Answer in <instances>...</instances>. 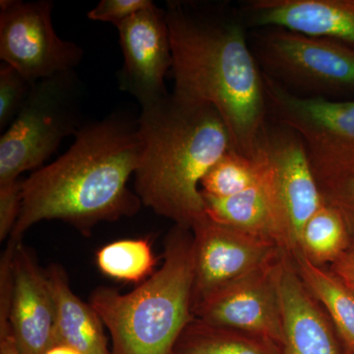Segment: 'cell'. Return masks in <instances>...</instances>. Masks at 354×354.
<instances>
[{
  "label": "cell",
  "mask_w": 354,
  "mask_h": 354,
  "mask_svg": "<svg viewBox=\"0 0 354 354\" xmlns=\"http://www.w3.org/2000/svg\"><path fill=\"white\" fill-rule=\"evenodd\" d=\"M259 158L283 232L288 253H300L302 232L320 208L322 190L300 137L281 127L269 129Z\"/></svg>",
  "instance_id": "9"
},
{
  "label": "cell",
  "mask_w": 354,
  "mask_h": 354,
  "mask_svg": "<svg viewBox=\"0 0 354 354\" xmlns=\"http://www.w3.org/2000/svg\"><path fill=\"white\" fill-rule=\"evenodd\" d=\"M279 257L205 298L193 308L194 318L283 346V311L276 276Z\"/></svg>",
  "instance_id": "11"
},
{
  "label": "cell",
  "mask_w": 354,
  "mask_h": 354,
  "mask_svg": "<svg viewBox=\"0 0 354 354\" xmlns=\"http://www.w3.org/2000/svg\"><path fill=\"white\" fill-rule=\"evenodd\" d=\"M346 254H348L349 257L353 258L354 259V237L353 239V241H351V246H349L348 252Z\"/></svg>",
  "instance_id": "30"
},
{
  "label": "cell",
  "mask_w": 354,
  "mask_h": 354,
  "mask_svg": "<svg viewBox=\"0 0 354 354\" xmlns=\"http://www.w3.org/2000/svg\"><path fill=\"white\" fill-rule=\"evenodd\" d=\"M9 326L21 354H44L55 344L57 308L46 272L22 242L13 259Z\"/></svg>",
  "instance_id": "13"
},
{
  "label": "cell",
  "mask_w": 354,
  "mask_h": 354,
  "mask_svg": "<svg viewBox=\"0 0 354 354\" xmlns=\"http://www.w3.org/2000/svg\"><path fill=\"white\" fill-rule=\"evenodd\" d=\"M203 197L207 215L213 220L253 236L274 242L288 252L285 232L271 190L266 181L264 169L259 183L239 194L227 198L205 195Z\"/></svg>",
  "instance_id": "16"
},
{
  "label": "cell",
  "mask_w": 354,
  "mask_h": 354,
  "mask_svg": "<svg viewBox=\"0 0 354 354\" xmlns=\"http://www.w3.org/2000/svg\"><path fill=\"white\" fill-rule=\"evenodd\" d=\"M291 257L304 285L329 316L349 354H354V290L330 269L314 264L304 254Z\"/></svg>",
  "instance_id": "18"
},
{
  "label": "cell",
  "mask_w": 354,
  "mask_h": 354,
  "mask_svg": "<svg viewBox=\"0 0 354 354\" xmlns=\"http://www.w3.org/2000/svg\"><path fill=\"white\" fill-rule=\"evenodd\" d=\"M46 272L57 308L55 344H65L82 354H111L104 323L92 305L72 291L64 268L53 264Z\"/></svg>",
  "instance_id": "17"
},
{
  "label": "cell",
  "mask_w": 354,
  "mask_h": 354,
  "mask_svg": "<svg viewBox=\"0 0 354 354\" xmlns=\"http://www.w3.org/2000/svg\"><path fill=\"white\" fill-rule=\"evenodd\" d=\"M44 354H82L79 353L76 349L70 348L68 346L65 344H55V346H51L46 351Z\"/></svg>",
  "instance_id": "29"
},
{
  "label": "cell",
  "mask_w": 354,
  "mask_h": 354,
  "mask_svg": "<svg viewBox=\"0 0 354 354\" xmlns=\"http://www.w3.org/2000/svg\"><path fill=\"white\" fill-rule=\"evenodd\" d=\"M0 354H21L11 330L0 334Z\"/></svg>",
  "instance_id": "28"
},
{
  "label": "cell",
  "mask_w": 354,
  "mask_h": 354,
  "mask_svg": "<svg viewBox=\"0 0 354 354\" xmlns=\"http://www.w3.org/2000/svg\"><path fill=\"white\" fill-rule=\"evenodd\" d=\"M324 199L339 209L354 237V177L321 188Z\"/></svg>",
  "instance_id": "26"
},
{
  "label": "cell",
  "mask_w": 354,
  "mask_h": 354,
  "mask_svg": "<svg viewBox=\"0 0 354 354\" xmlns=\"http://www.w3.org/2000/svg\"><path fill=\"white\" fill-rule=\"evenodd\" d=\"M23 179L0 184V241L10 237L19 218Z\"/></svg>",
  "instance_id": "25"
},
{
  "label": "cell",
  "mask_w": 354,
  "mask_h": 354,
  "mask_svg": "<svg viewBox=\"0 0 354 354\" xmlns=\"http://www.w3.org/2000/svg\"><path fill=\"white\" fill-rule=\"evenodd\" d=\"M330 271L334 272L354 290V259L349 257L348 254H344L339 260L333 263L330 265Z\"/></svg>",
  "instance_id": "27"
},
{
  "label": "cell",
  "mask_w": 354,
  "mask_h": 354,
  "mask_svg": "<svg viewBox=\"0 0 354 354\" xmlns=\"http://www.w3.org/2000/svg\"><path fill=\"white\" fill-rule=\"evenodd\" d=\"M123 62L118 85L142 108L165 99L169 93L165 78L172 66L167 14L156 4L115 25Z\"/></svg>",
  "instance_id": "12"
},
{
  "label": "cell",
  "mask_w": 354,
  "mask_h": 354,
  "mask_svg": "<svg viewBox=\"0 0 354 354\" xmlns=\"http://www.w3.org/2000/svg\"><path fill=\"white\" fill-rule=\"evenodd\" d=\"M194 286L193 308L221 286L271 264L283 249L274 242L201 216L191 228Z\"/></svg>",
  "instance_id": "10"
},
{
  "label": "cell",
  "mask_w": 354,
  "mask_h": 354,
  "mask_svg": "<svg viewBox=\"0 0 354 354\" xmlns=\"http://www.w3.org/2000/svg\"><path fill=\"white\" fill-rule=\"evenodd\" d=\"M277 283L285 333V354H341L335 327L298 274L290 253L283 250L276 265Z\"/></svg>",
  "instance_id": "14"
},
{
  "label": "cell",
  "mask_w": 354,
  "mask_h": 354,
  "mask_svg": "<svg viewBox=\"0 0 354 354\" xmlns=\"http://www.w3.org/2000/svg\"><path fill=\"white\" fill-rule=\"evenodd\" d=\"M162 267L129 293L93 291L90 304L106 326L111 354H174L193 315L192 232L174 227L167 234Z\"/></svg>",
  "instance_id": "4"
},
{
  "label": "cell",
  "mask_w": 354,
  "mask_h": 354,
  "mask_svg": "<svg viewBox=\"0 0 354 354\" xmlns=\"http://www.w3.org/2000/svg\"><path fill=\"white\" fill-rule=\"evenodd\" d=\"M351 243V235L344 216L325 200L305 225L300 253L314 264L332 265L348 252Z\"/></svg>",
  "instance_id": "19"
},
{
  "label": "cell",
  "mask_w": 354,
  "mask_h": 354,
  "mask_svg": "<svg viewBox=\"0 0 354 354\" xmlns=\"http://www.w3.org/2000/svg\"><path fill=\"white\" fill-rule=\"evenodd\" d=\"M50 0L0 1V58L34 84L72 71L84 51L60 39L53 24Z\"/></svg>",
  "instance_id": "8"
},
{
  "label": "cell",
  "mask_w": 354,
  "mask_h": 354,
  "mask_svg": "<svg viewBox=\"0 0 354 354\" xmlns=\"http://www.w3.org/2000/svg\"><path fill=\"white\" fill-rule=\"evenodd\" d=\"M32 84L10 65H0V130L15 120L29 95Z\"/></svg>",
  "instance_id": "23"
},
{
  "label": "cell",
  "mask_w": 354,
  "mask_h": 354,
  "mask_svg": "<svg viewBox=\"0 0 354 354\" xmlns=\"http://www.w3.org/2000/svg\"><path fill=\"white\" fill-rule=\"evenodd\" d=\"M153 4L151 0H102L88 11V18L115 26Z\"/></svg>",
  "instance_id": "24"
},
{
  "label": "cell",
  "mask_w": 354,
  "mask_h": 354,
  "mask_svg": "<svg viewBox=\"0 0 354 354\" xmlns=\"http://www.w3.org/2000/svg\"><path fill=\"white\" fill-rule=\"evenodd\" d=\"M174 90L187 101L216 109L232 149L259 158L267 138L264 73L247 43L241 20L223 9L193 2L169 1Z\"/></svg>",
  "instance_id": "1"
},
{
  "label": "cell",
  "mask_w": 354,
  "mask_h": 354,
  "mask_svg": "<svg viewBox=\"0 0 354 354\" xmlns=\"http://www.w3.org/2000/svg\"><path fill=\"white\" fill-rule=\"evenodd\" d=\"M95 259L102 274L134 283L150 278L157 265L150 243L141 239L111 242L97 251Z\"/></svg>",
  "instance_id": "20"
},
{
  "label": "cell",
  "mask_w": 354,
  "mask_h": 354,
  "mask_svg": "<svg viewBox=\"0 0 354 354\" xmlns=\"http://www.w3.org/2000/svg\"><path fill=\"white\" fill-rule=\"evenodd\" d=\"M144 144L138 120L113 113L83 125L69 150L23 179L19 218L8 241L41 221L59 220L88 235L102 221L132 216L142 202L128 188Z\"/></svg>",
  "instance_id": "2"
},
{
  "label": "cell",
  "mask_w": 354,
  "mask_h": 354,
  "mask_svg": "<svg viewBox=\"0 0 354 354\" xmlns=\"http://www.w3.org/2000/svg\"><path fill=\"white\" fill-rule=\"evenodd\" d=\"M268 109L304 142L321 188L354 177V101L302 97L264 73Z\"/></svg>",
  "instance_id": "6"
},
{
  "label": "cell",
  "mask_w": 354,
  "mask_h": 354,
  "mask_svg": "<svg viewBox=\"0 0 354 354\" xmlns=\"http://www.w3.org/2000/svg\"><path fill=\"white\" fill-rule=\"evenodd\" d=\"M255 36L254 55L277 82L321 97L354 91L353 46L278 28Z\"/></svg>",
  "instance_id": "7"
},
{
  "label": "cell",
  "mask_w": 354,
  "mask_h": 354,
  "mask_svg": "<svg viewBox=\"0 0 354 354\" xmlns=\"http://www.w3.org/2000/svg\"><path fill=\"white\" fill-rule=\"evenodd\" d=\"M138 124L144 149L135 193L156 214L191 230L206 214L203 179L232 149L227 128L213 106L172 93L142 108Z\"/></svg>",
  "instance_id": "3"
},
{
  "label": "cell",
  "mask_w": 354,
  "mask_h": 354,
  "mask_svg": "<svg viewBox=\"0 0 354 354\" xmlns=\"http://www.w3.org/2000/svg\"><path fill=\"white\" fill-rule=\"evenodd\" d=\"M243 11L255 27L278 28L354 46V0H253Z\"/></svg>",
  "instance_id": "15"
},
{
  "label": "cell",
  "mask_w": 354,
  "mask_h": 354,
  "mask_svg": "<svg viewBox=\"0 0 354 354\" xmlns=\"http://www.w3.org/2000/svg\"><path fill=\"white\" fill-rule=\"evenodd\" d=\"M262 176L260 158L252 160L232 149L203 179L202 194L215 198L234 196L259 183Z\"/></svg>",
  "instance_id": "21"
},
{
  "label": "cell",
  "mask_w": 354,
  "mask_h": 354,
  "mask_svg": "<svg viewBox=\"0 0 354 354\" xmlns=\"http://www.w3.org/2000/svg\"><path fill=\"white\" fill-rule=\"evenodd\" d=\"M75 70L32 85L15 120L0 137V184L41 169L80 122V84Z\"/></svg>",
  "instance_id": "5"
},
{
  "label": "cell",
  "mask_w": 354,
  "mask_h": 354,
  "mask_svg": "<svg viewBox=\"0 0 354 354\" xmlns=\"http://www.w3.org/2000/svg\"><path fill=\"white\" fill-rule=\"evenodd\" d=\"M236 333L194 318L177 344H180V354H268L258 342Z\"/></svg>",
  "instance_id": "22"
}]
</instances>
